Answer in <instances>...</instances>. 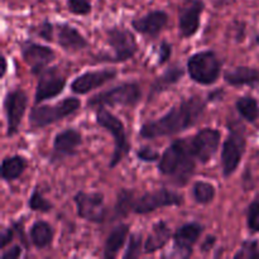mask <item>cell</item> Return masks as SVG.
Wrapping results in <instances>:
<instances>
[{
    "label": "cell",
    "mask_w": 259,
    "mask_h": 259,
    "mask_svg": "<svg viewBox=\"0 0 259 259\" xmlns=\"http://www.w3.org/2000/svg\"><path fill=\"white\" fill-rule=\"evenodd\" d=\"M205 109L206 103L200 96H190L157 120L144 123L139 136L144 139H156L181 133L199 123Z\"/></svg>",
    "instance_id": "6da1fadb"
},
{
    "label": "cell",
    "mask_w": 259,
    "mask_h": 259,
    "mask_svg": "<svg viewBox=\"0 0 259 259\" xmlns=\"http://www.w3.org/2000/svg\"><path fill=\"white\" fill-rule=\"evenodd\" d=\"M196 158L192 153L191 144L185 139L172 142L158 161V171L177 186H185L194 175Z\"/></svg>",
    "instance_id": "7a4b0ae2"
},
{
    "label": "cell",
    "mask_w": 259,
    "mask_h": 259,
    "mask_svg": "<svg viewBox=\"0 0 259 259\" xmlns=\"http://www.w3.org/2000/svg\"><path fill=\"white\" fill-rule=\"evenodd\" d=\"M106 42L113 53H100L94 56V62L121 63L132 60L138 51L136 37L129 29L123 27H113L106 29Z\"/></svg>",
    "instance_id": "3957f363"
},
{
    "label": "cell",
    "mask_w": 259,
    "mask_h": 259,
    "mask_svg": "<svg viewBox=\"0 0 259 259\" xmlns=\"http://www.w3.org/2000/svg\"><path fill=\"white\" fill-rule=\"evenodd\" d=\"M95 110L96 123L101 128L108 131L114 139V151L111 153L110 162H109V168L113 169L128 156L129 151H131V144H129L128 138H126L125 126H124V123L118 116L106 110L104 106L95 109Z\"/></svg>",
    "instance_id": "277c9868"
},
{
    "label": "cell",
    "mask_w": 259,
    "mask_h": 259,
    "mask_svg": "<svg viewBox=\"0 0 259 259\" xmlns=\"http://www.w3.org/2000/svg\"><path fill=\"white\" fill-rule=\"evenodd\" d=\"M81 101L77 98H65L53 105H35L29 114V126L32 129L46 128L67 116L72 115L80 109Z\"/></svg>",
    "instance_id": "5b68a950"
},
{
    "label": "cell",
    "mask_w": 259,
    "mask_h": 259,
    "mask_svg": "<svg viewBox=\"0 0 259 259\" xmlns=\"http://www.w3.org/2000/svg\"><path fill=\"white\" fill-rule=\"evenodd\" d=\"M190 78L200 85L209 86L217 82L222 73V62L214 51L194 53L187 60Z\"/></svg>",
    "instance_id": "8992f818"
},
{
    "label": "cell",
    "mask_w": 259,
    "mask_h": 259,
    "mask_svg": "<svg viewBox=\"0 0 259 259\" xmlns=\"http://www.w3.org/2000/svg\"><path fill=\"white\" fill-rule=\"evenodd\" d=\"M141 86L137 82H123L113 89L99 93L88 100V108L98 109L101 106H136L141 101Z\"/></svg>",
    "instance_id": "52a82bcc"
},
{
    "label": "cell",
    "mask_w": 259,
    "mask_h": 259,
    "mask_svg": "<svg viewBox=\"0 0 259 259\" xmlns=\"http://www.w3.org/2000/svg\"><path fill=\"white\" fill-rule=\"evenodd\" d=\"M247 148V138L243 131L229 128V134L223 143L222 172L225 179L235 174Z\"/></svg>",
    "instance_id": "ba28073f"
},
{
    "label": "cell",
    "mask_w": 259,
    "mask_h": 259,
    "mask_svg": "<svg viewBox=\"0 0 259 259\" xmlns=\"http://www.w3.org/2000/svg\"><path fill=\"white\" fill-rule=\"evenodd\" d=\"M182 204H184V196L181 194L167 189H158L137 197L133 205V212L144 215L162 207L181 206Z\"/></svg>",
    "instance_id": "9c48e42d"
},
{
    "label": "cell",
    "mask_w": 259,
    "mask_h": 259,
    "mask_svg": "<svg viewBox=\"0 0 259 259\" xmlns=\"http://www.w3.org/2000/svg\"><path fill=\"white\" fill-rule=\"evenodd\" d=\"M28 96L23 89L17 88L8 91L4 99V110L7 115V137L17 136L22 124L23 116L27 111Z\"/></svg>",
    "instance_id": "30bf717a"
},
{
    "label": "cell",
    "mask_w": 259,
    "mask_h": 259,
    "mask_svg": "<svg viewBox=\"0 0 259 259\" xmlns=\"http://www.w3.org/2000/svg\"><path fill=\"white\" fill-rule=\"evenodd\" d=\"M77 215L86 222L100 224L105 220L106 210L104 204V195L101 192L78 191L73 196Z\"/></svg>",
    "instance_id": "8fae6325"
},
{
    "label": "cell",
    "mask_w": 259,
    "mask_h": 259,
    "mask_svg": "<svg viewBox=\"0 0 259 259\" xmlns=\"http://www.w3.org/2000/svg\"><path fill=\"white\" fill-rule=\"evenodd\" d=\"M20 53L24 62L30 68V72L35 76L40 75L56 58V53L52 48L30 39L20 43Z\"/></svg>",
    "instance_id": "7c38bea8"
},
{
    "label": "cell",
    "mask_w": 259,
    "mask_h": 259,
    "mask_svg": "<svg viewBox=\"0 0 259 259\" xmlns=\"http://www.w3.org/2000/svg\"><path fill=\"white\" fill-rule=\"evenodd\" d=\"M67 80L58 72L56 67H47L38 75V83L35 88L34 103L40 104L46 100L55 99L65 90Z\"/></svg>",
    "instance_id": "4fadbf2b"
},
{
    "label": "cell",
    "mask_w": 259,
    "mask_h": 259,
    "mask_svg": "<svg viewBox=\"0 0 259 259\" xmlns=\"http://www.w3.org/2000/svg\"><path fill=\"white\" fill-rule=\"evenodd\" d=\"M205 9L204 0H184L179 9L180 37L191 38L200 28V17Z\"/></svg>",
    "instance_id": "5bb4252c"
},
{
    "label": "cell",
    "mask_w": 259,
    "mask_h": 259,
    "mask_svg": "<svg viewBox=\"0 0 259 259\" xmlns=\"http://www.w3.org/2000/svg\"><path fill=\"white\" fill-rule=\"evenodd\" d=\"M222 134L218 129L205 128L197 132L191 141V149L195 158L201 163H207L217 154L220 146Z\"/></svg>",
    "instance_id": "9a60e30c"
},
{
    "label": "cell",
    "mask_w": 259,
    "mask_h": 259,
    "mask_svg": "<svg viewBox=\"0 0 259 259\" xmlns=\"http://www.w3.org/2000/svg\"><path fill=\"white\" fill-rule=\"evenodd\" d=\"M204 232V227L196 222L187 223L180 227L174 234V254L176 257L189 258L192 248Z\"/></svg>",
    "instance_id": "2e32d148"
},
{
    "label": "cell",
    "mask_w": 259,
    "mask_h": 259,
    "mask_svg": "<svg viewBox=\"0 0 259 259\" xmlns=\"http://www.w3.org/2000/svg\"><path fill=\"white\" fill-rule=\"evenodd\" d=\"M118 72L114 68H105V70L98 71H88L85 73H81L77 77L73 78L71 82V90L77 95H85L95 89L101 88L109 81L114 80Z\"/></svg>",
    "instance_id": "e0dca14e"
},
{
    "label": "cell",
    "mask_w": 259,
    "mask_h": 259,
    "mask_svg": "<svg viewBox=\"0 0 259 259\" xmlns=\"http://www.w3.org/2000/svg\"><path fill=\"white\" fill-rule=\"evenodd\" d=\"M82 144V136L78 131L72 128L65 129L56 134L53 139V149L51 154V162L62 161L67 157L77 154V148Z\"/></svg>",
    "instance_id": "ac0fdd59"
},
{
    "label": "cell",
    "mask_w": 259,
    "mask_h": 259,
    "mask_svg": "<svg viewBox=\"0 0 259 259\" xmlns=\"http://www.w3.org/2000/svg\"><path fill=\"white\" fill-rule=\"evenodd\" d=\"M168 24V14L164 10H152L141 18L132 20V27L136 32L148 38H157Z\"/></svg>",
    "instance_id": "d6986e66"
},
{
    "label": "cell",
    "mask_w": 259,
    "mask_h": 259,
    "mask_svg": "<svg viewBox=\"0 0 259 259\" xmlns=\"http://www.w3.org/2000/svg\"><path fill=\"white\" fill-rule=\"evenodd\" d=\"M57 30V42L67 52H76L89 47L86 38L72 25L67 23H61L56 25Z\"/></svg>",
    "instance_id": "ffe728a7"
},
{
    "label": "cell",
    "mask_w": 259,
    "mask_h": 259,
    "mask_svg": "<svg viewBox=\"0 0 259 259\" xmlns=\"http://www.w3.org/2000/svg\"><path fill=\"white\" fill-rule=\"evenodd\" d=\"M223 77L228 85L234 88L249 86L252 89H257L259 86V70L249 66H237L232 70H227Z\"/></svg>",
    "instance_id": "44dd1931"
},
{
    "label": "cell",
    "mask_w": 259,
    "mask_h": 259,
    "mask_svg": "<svg viewBox=\"0 0 259 259\" xmlns=\"http://www.w3.org/2000/svg\"><path fill=\"white\" fill-rule=\"evenodd\" d=\"M172 233L167 223L158 222L152 227L151 234L147 237L143 245L144 254H152L159 249H163L167 243L169 242Z\"/></svg>",
    "instance_id": "7402d4cb"
},
{
    "label": "cell",
    "mask_w": 259,
    "mask_h": 259,
    "mask_svg": "<svg viewBox=\"0 0 259 259\" xmlns=\"http://www.w3.org/2000/svg\"><path fill=\"white\" fill-rule=\"evenodd\" d=\"M184 75L185 71L180 65H175L167 68L163 73H161V75H159L158 77H156V80L152 82L149 99L154 98V96L169 90L172 86H175L176 83L180 82V80L184 77Z\"/></svg>",
    "instance_id": "603a6c76"
},
{
    "label": "cell",
    "mask_w": 259,
    "mask_h": 259,
    "mask_svg": "<svg viewBox=\"0 0 259 259\" xmlns=\"http://www.w3.org/2000/svg\"><path fill=\"white\" fill-rule=\"evenodd\" d=\"M129 234V225L128 224H119L118 227L114 228L109 234L108 239L104 247V258L114 259L120 252L123 245L125 244L126 238Z\"/></svg>",
    "instance_id": "cb8c5ba5"
},
{
    "label": "cell",
    "mask_w": 259,
    "mask_h": 259,
    "mask_svg": "<svg viewBox=\"0 0 259 259\" xmlns=\"http://www.w3.org/2000/svg\"><path fill=\"white\" fill-rule=\"evenodd\" d=\"M53 237H55V230L47 222L38 220L30 227L29 240L37 249H45L50 247L53 242Z\"/></svg>",
    "instance_id": "d4e9b609"
},
{
    "label": "cell",
    "mask_w": 259,
    "mask_h": 259,
    "mask_svg": "<svg viewBox=\"0 0 259 259\" xmlns=\"http://www.w3.org/2000/svg\"><path fill=\"white\" fill-rule=\"evenodd\" d=\"M27 168V161L23 156L5 157L2 162V179L4 181H15L24 174Z\"/></svg>",
    "instance_id": "484cf974"
},
{
    "label": "cell",
    "mask_w": 259,
    "mask_h": 259,
    "mask_svg": "<svg viewBox=\"0 0 259 259\" xmlns=\"http://www.w3.org/2000/svg\"><path fill=\"white\" fill-rule=\"evenodd\" d=\"M235 108L239 115L248 123H254L259 118V105L258 101L253 96H242L235 103Z\"/></svg>",
    "instance_id": "4316f807"
},
{
    "label": "cell",
    "mask_w": 259,
    "mask_h": 259,
    "mask_svg": "<svg viewBox=\"0 0 259 259\" xmlns=\"http://www.w3.org/2000/svg\"><path fill=\"white\" fill-rule=\"evenodd\" d=\"M137 197L134 196V192L129 189H121L116 197L114 212L116 218H125L129 212H133V205Z\"/></svg>",
    "instance_id": "83f0119b"
},
{
    "label": "cell",
    "mask_w": 259,
    "mask_h": 259,
    "mask_svg": "<svg viewBox=\"0 0 259 259\" xmlns=\"http://www.w3.org/2000/svg\"><path fill=\"white\" fill-rule=\"evenodd\" d=\"M217 190L214 185L206 181H197L192 186V197L200 205H207L214 201Z\"/></svg>",
    "instance_id": "f1b7e54d"
},
{
    "label": "cell",
    "mask_w": 259,
    "mask_h": 259,
    "mask_svg": "<svg viewBox=\"0 0 259 259\" xmlns=\"http://www.w3.org/2000/svg\"><path fill=\"white\" fill-rule=\"evenodd\" d=\"M28 206H29V209L32 211L50 212L52 210L53 205L47 199H45L42 192L35 187L32 194H30L29 200H28Z\"/></svg>",
    "instance_id": "f546056e"
},
{
    "label": "cell",
    "mask_w": 259,
    "mask_h": 259,
    "mask_svg": "<svg viewBox=\"0 0 259 259\" xmlns=\"http://www.w3.org/2000/svg\"><path fill=\"white\" fill-rule=\"evenodd\" d=\"M142 244H143V237L139 233H134L129 238L128 247L124 252V259H134L141 257L142 254Z\"/></svg>",
    "instance_id": "4dcf8cb0"
},
{
    "label": "cell",
    "mask_w": 259,
    "mask_h": 259,
    "mask_svg": "<svg viewBox=\"0 0 259 259\" xmlns=\"http://www.w3.org/2000/svg\"><path fill=\"white\" fill-rule=\"evenodd\" d=\"M66 5L71 14L81 15V17H86L93 10L91 0H67Z\"/></svg>",
    "instance_id": "1f68e13d"
},
{
    "label": "cell",
    "mask_w": 259,
    "mask_h": 259,
    "mask_svg": "<svg viewBox=\"0 0 259 259\" xmlns=\"http://www.w3.org/2000/svg\"><path fill=\"white\" fill-rule=\"evenodd\" d=\"M247 223L250 232L259 233V197L255 199L248 207Z\"/></svg>",
    "instance_id": "d6a6232c"
},
{
    "label": "cell",
    "mask_w": 259,
    "mask_h": 259,
    "mask_svg": "<svg viewBox=\"0 0 259 259\" xmlns=\"http://www.w3.org/2000/svg\"><path fill=\"white\" fill-rule=\"evenodd\" d=\"M53 32H55V25L51 22H48V20H45V22H42L38 27L33 29V33L37 37L42 38V39L47 40V42L53 40Z\"/></svg>",
    "instance_id": "836d02e7"
},
{
    "label": "cell",
    "mask_w": 259,
    "mask_h": 259,
    "mask_svg": "<svg viewBox=\"0 0 259 259\" xmlns=\"http://www.w3.org/2000/svg\"><path fill=\"white\" fill-rule=\"evenodd\" d=\"M137 158L142 162H147V163H151V162L159 161L161 156L157 151H154L152 147L143 146L137 151Z\"/></svg>",
    "instance_id": "e575fe53"
},
{
    "label": "cell",
    "mask_w": 259,
    "mask_h": 259,
    "mask_svg": "<svg viewBox=\"0 0 259 259\" xmlns=\"http://www.w3.org/2000/svg\"><path fill=\"white\" fill-rule=\"evenodd\" d=\"M258 253V243L257 242H244L242 245V249L234 255L235 258H254V255Z\"/></svg>",
    "instance_id": "d590c367"
},
{
    "label": "cell",
    "mask_w": 259,
    "mask_h": 259,
    "mask_svg": "<svg viewBox=\"0 0 259 259\" xmlns=\"http://www.w3.org/2000/svg\"><path fill=\"white\" fill-rule=\"evenodd\" d=\"M172 55V46L167 40H162L158 47V65H164L169 61Z\"/></svg>",
    "instance_id": "8d00e7d4"
},
{
    "label": "cell",
    "mask_w": 259,
    "mask_h": 259,
    "mask_svg": "<svg viewBox=\"0 0 259 259\" xmlns=\"http://www.w3.org/2000/svg\"><path fill=\"white\" fill-rule=\"evenodd\" d=\"M15 234H17V233H15V229L13 225L4 228V229L2 230V234H0V249H5L7 245H9L10 243L13 242Z\"/></svg>",
    "instance_id": "74e56055"
},
{
    "label": "cell",
    "mask_w": 259,
    "mask_h": 259,
    "mask_svg": "<svg viewBox=\"0 0 259 259\" xmlns=\"http://www.w3.org/2000/svg\"><path fill=\"white\" fill-rule=\"evenodd\" d=\"M22 247L20 245H13L10 249H7L3 252L2 259H18L22 255Z\"/></svg>",
    "instance_id": "f35d334b"
},
{
    "label": "cell",
    "mask_w": 259,
    "mask_h": 259,
    "mask_svg": "<svg viewBox=\"0 0 259 259\" xmlns=\"http://www.w3.org/2000/svg\"><path fill=\"white\" fill-rule=\"evenodd\" d=\"M12 225L14 227L15 233H17V235L19 237L20 242H22L25 247H28V242H27V238H25V233H24V220H18V222L13 223Z\"/></svg>",
    "instance_id": "ab89813d"
},
{
    "label": "cell",
    "mask_w": 259,
    "mask_h": 259,
    "mask_svg": "<svg viewBox=\"0 0 259 259\" xmlns=\"http://www.w3.org/2000/svg\"><path fill=\"white\" fill-rule=\"evenodd\" d=\"M215 243H217V238H215L214 235H207V237L204 239V242H202L201 247H200L201 253H209L210 250L214 248Z\"/></svg>",
    "instance_id": "60d3db41"
},
{
    "label": "cell",
    "mask_w": 259,
    "mask_h": 259,
    "mask_svg": "<svg viewBox=\"0 0 259 259\" xmlns=\"http://www.w3.org/2000/svg\"><path fill=\"white\" fill-rule=\"evenodd\" d=\"M2 67H3V72H2V76H5V73H7V70H8V63H7V57H5L4 55L2 56Z\"/></svg>",
    "instance_id": "b9f144b4"
},
{
    "label": "cell",
    "mask_w": 259,
    "mask_h": 259,
    "mask_svg": "<svg viewBox=\"0 0 259 259\" xmlns=\"http://www.w3.org/2000/svg\"><path fill=\"white\" fill-rule=\"evenodd\" d=\"M254 258H259V252L257 253V254H255V255H254Z\"/></svg>",
    "instance_id": "7bdbcfd3"
}]
</instances>
